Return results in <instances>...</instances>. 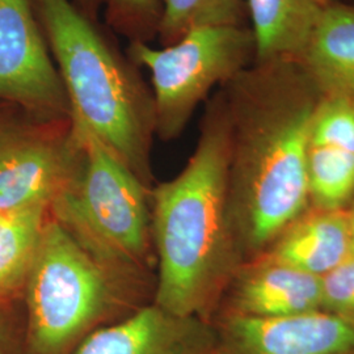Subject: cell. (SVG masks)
<instances>
[{
  "instance_id": "9",
  "label": "cell",
  "mask_w": 354,
  "mask_h": 354,
  "mask_svg": "<svg viewBox=\"0 0 354 354\" xmlns=\"http://www.w3.org/2000/svg\"><path fill=\"white\" fill-rule=\"evenodd\" d=\"M215 330V354H354V320L326 310L279 317L225 313Z\"/></svg>"
},
{
  "instance_id": "16",
  "label": "cell",
  "mask_w": 354,
  "mask_h": 354,
  "mask_svg": "<svg viewBox=\"0 0 354 354\" xmlns=\"http://www.w3.org/2000/svg\"><path fill=\"white\" fill-rule=\"evenodd\" d=\"M307 181L315 209L345 210L354 200V152L310 143Z\"/></svg>"
},
{
  "instance_id": "20",
  "label": "cell",
  "mask_w": 354,
  "mask_h": 354,
  "mask_svg": "<svg viewBox=\"0 0 354 354\" xmlns=\"http://www.w3.org/2000/svg\"><path fill=\"white\" fill-rule=\"evenodd\" d=\"M323 310L354 320V256L323 277Z\"/></svg>"
},
{
  "instance_id": "12",
  "label": "cell",
  "mask_w": 354,
  "mask_h": 354,
  "mask_svg": "<svg viewBox=\"0 0 354 354\" xmlns=\"http://www.w3.org/2000/svg\"><path fill=\"white\" fill-rule=\"evenodd\" d=\"M261 256L323 279L352 256L345 210L306 212Z\"/></svg>"
},
{
  "instance_id": "22",
  "label": "cell",
  "mask_w": 354,
  "mask_h": 354,
  "mask_svg": "<svg viewBox=\"0 0 354 354\" xmlns=\"http://www.w3.org/2000/svg\"><path fill=\"white\" fill-rule=\"evenodd\" d=\"M346 219H348V227H349V236H351V250L352 256H354V203H352L351 207L345 210Z\"/></svg>"
},
{
  "instance_id": "6",
  "label": "cell",
  "mask_w": 354,
  "mask_h": 354,
  "mask_svg": "<svg viewBox=\"0 0 354 354\" xmlns=\"http://www.w3.org/2000/svg\"><path fill=\"white\" fill-rule=\"evenodd\" d=\"M129 54L151 75L156 136L172 140L216 86L253 64L254 44L250 26H203L162 49L133 41Z\"/></svg>"
},
{
  "instance_id": "14",
  "label": "cell",
  "mask_w": 354,
  "mask_h": 354,
  "mask_svg": "<svg viewBox=\"0 0 354 354\" xmlns=\"http://www.w3.org/2000/svg\"><path fill=\"white\" fill-rule=\"evenodd\" d=\"M301 61L323 96L354 99V4L329 1Z\"/></svg>"
},
{
  "instance_id": "5",
  "label": "cell",
  "mask_w": 354,
  "mask_h": 354,
  "mask_svg": "<svg viewBox=\"0 0 354 354\" xmlns=\"http://www.w3.org/2000/svg\"><path fill=\"white\" fill-rule=\"evenodd\" d=\"M26 354H74L92 332L151 304L50 216L29 270Z\"/></svg>"
},
{
  "instance_id": "10",
  "label": "cell",
  "mask_w": 354,
  "mask_h": 354,
  "mask_svg": "<svg viewBox=\"0 0 354 354\" xmlns=\"http://www.w3.org/2000/svg\"><path fill=\"white\" fill-rule=\"evenodd\" d=\"M215 349L210 322L178 317L151 302L92 332L74 354H215Z\"/></svg>"
},
{
  "instance_id": "17",
  "label": "cell",
  "mask_w": 354,
  "mask_h": 354,
  "mask_svg": "<svg viewBox=\"0 0 354 354\" xmlns=\"http://www.w3.org/2000/svg\"><path fill=\"white\" fill-rule=\"evenodd\" d=\"M245 16V0H160L156 30L165 46L196 28L247 26Z\"/></svg>"
},
{
  "instance_id": "25",
  "label": "cell",
  "mask_w": 354,
  "mask_h": 354,
  "mask_svg": "<svg viewBox=\"0 0 354 354\" xmlns=\"http://www.w3.org/2000/svg\"><path fill=\"white\" fill-rule=\"evenodd\" d=\"M353 203H354V200H353Z\"/></svg>"
},
{
  "instance_id": "4",
  "label": "cell",
  "mask_w": 354,
  "mask_h": 354,
  "mask_svg": "<svg viewBox=\"0 0 354 354\" xmlns=\"http://www.w3.org/2000/svg\"><path fill=\"white\" fill-rule=\"evenodd\" d=\"M80 158L50 216L97 263L152 302L156 256L150 189L80 124Z\"/></svg>"
},
{
  "instance_id": "1",
  "label": "cell",
  "mask_w": 354,
  "mask_h": 354,
  "mask_svg": "<svg viewBox=\"0 0 354 354\" xmlns=\"http://www.w3.org/2000/svg\"><path fill=\"white\" fill-rule=\"evenodd\" d=\"M221 91L230 125V214L245 264L308 210L310 130L323 93L299 59L253 62Z\"/></svg>"
},
{
  "instance_id": "3",
  "label": "cell",
  "mask_w": 354,
  "mask_h": 354,
  "mask_svg": "<svg viewBox=\"0 0 354 354\" xmlns=\"http://www.w3.org/2000/svg\"><path fill=\"white\" fill-rule=\"evenodd\" d=\"M35 6L70 102L71 120L152 188V93L73 0H35Z\"/></svg>"
},
{
  "instance_id": "11",
  "label": "cell",
  "mask_w": 354,
  "mask_h": 354,
  "mask_svg": "<svg viewBox=\"0 0 354 354\" xmlns=\"http://www.w3.org/2000/svg\"><path fill=\"white\" fill-rule=\"evenodd\" d=\"M226 294V313L247 317H289L323 310L322 277L268 256L243 264Z\"/></svg>"
},
{
  "instance_id": "21",
  "label": "cell",
  "mask_w": 354,
  "mask_h": 354,
  "mask_svg": "<svg viewBox=\"0 0 354 354\" xmlns=\"http://www.w3.org/2000/svg\"><path fill=\"white\" fill-rule=\"evenodd\" d=\"M12 337V319L10 314V306H0V354L11 353Z\"/></svg>"
},
{
  "instance_id": "15",
  "label": "cell",
  "mask_w": 354,
  "mask_h": 354,
  "mask_svg": "<svg viewBox=\"0 0 354 354\" xmlns=\"http://www.w3.org/2000/svg\"><path fill=\"white\" fill-rule=\"evenodd\" d=\"M50 206L37 205L0 213V306L23 294L35 261Z\"/></svg>"
},
{
  "instance_id": "18",
  "label": "cell",
  "mask_w": 354,
  "mask_h": 354,
  "mask_svg": "<svg viewBox=\"0 0 354 354\" xmlns=\"http://www.w3.org/2000/svg\"><path fill=\"white\" fill-rule=\"evenodd\" d=\"M310 143L354 152V99L323 96L313 117Z\"/></svg>"
},
{
  "instance_id": "2",
  "label": "cell",
  "mask_w": 354,
  "mask_h": 354,
  "mask_svg": "<svg viewBox=\"0 0 354 354\" xmlns=\"http://www.w3.org/2000/svg\"><path fill=\"white\" fill-rule=\"evenodd\" d=\"M228 168L230 125L219 91L187 165L150 189L156 256L152 304L171 314L210 322L243 266L230 214Z\"/></svg>"
},
{
  "instance_id": "13",
  "label": "cell",
  "mask_w": 354,
  "mask_h": 354,
  "mask_svg": "<svg viewBox=\"0 0 354 354\" xmlns=\"http://www.w3.org/2000/svg\"><path fill=\"white\" fill-rule=\"evenodd\" d=\"M327 0H245L254 64L302 59Z\"/></svg>"
},
{
  "instance_id": "7",
  "label": "cell",
  "mask_w": 354,
  "mask_h": 354,
  "mask_svg": "<svg viewBox=\"0 0 354 354\" xmlns=\"http://www.w3.org/2000/svg\"><path fill=\"white\" fill-rule=\"evenodd\" d=\"M80 152L82 137L71 118L0 122V213L50 206Z\"/></svg>"
},
{
  "instance_id": "23",
  "label": "cell",
  "mask_w": 354,
  "mask_h": 354,
  "mask_svg": "<svg viewBox=\"0 0 354 354\" xmlns=\"http://www.w3.org/2000/svg\"><path fill=\"white\" fill-rule=\"evenodd\" d=\"M82 1V6L84 7V10H83V12L89 13V10L91 8H93V6H95V3L97 1V0H80Z\"/></svg>"
},
{
  "instance_id": "24",
  "label": "cell",
  "mask_w": 354,
  "mask_h": 354,
  "mask_svg": "<svg viewBox=\"0 0 354 354\" xmlns=\"http://www.w3.org/2000/svg\"><path fill=\"white\" fill-rule=\"evenodd\" d=\"M327 1H335V0H327Z\"/></svg>"
},
{
  "instance_id": "19",
  "label": "cell",
  "mask_w": 354,
  "mask_h": 354,
  "mask_svg": "<svg viewBox=\"0 0 354 354\" xmlns=\"http://www.w3.org/2000/svg\"><path fill=\"white\" fill-rule=\"evenodd\" d=\"M109 21L127 35L142 36L160 17V0H108Z\"/></svg>"
},
{
  "instance_id": "8",
  "label": "cell",
  "mask_w": 354,
  "mask_h": 354,
  "mask_svg": "<svg viewBox=\"0 0 354 354\" xmlns=\"http://www.w3.org/2000/svg\"><path fill=\"white\" fill-rule=\"evenodd\" d=\"M33 10L32 0H0V100L41 121L70 120V102Z\"/></svg>"
}]
</instances>
